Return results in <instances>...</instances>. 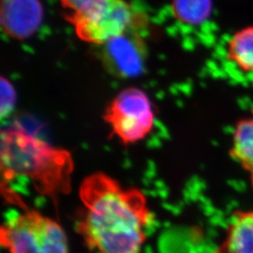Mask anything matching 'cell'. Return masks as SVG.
I'll return each mask as SVG.
<instances>
[{"label": "cell", "instance_id": "8", "mask_svg": "<svg viewBox=\"0 0 253 253\" xmlns=\"http://www.w3.org/2000/svg\"><path fill=\"white\" fill-rule=\"evenodd\" d=\"M214 253H253V208L234 213Z\"/></svg>", "mask_w": 253, "mask_h": 253}, {"label": "cell", "instance_id": "5", "mask_svg": "<svg viewBox=\"0 0 253 253\" xmlns=\"http://www.w3.org/2000/svg\"><path fill=\"white\" fill-rule=\"evenodd\" d=\"M104 120L124 145H134L150 134L155 124L153 108L144 91L127 88L111 101Z\"/></svg>", "mask_w": 253, "mask_h": 253}, {"label": "cell", "instance_id": "13", "mask_svg": "<svg viewBox=\"0 0 253 253\" xmlns=\"http://www.w3.org/2000/svg\"><path fill=\"white\" fill-rule=\"evenodd\" d=\"M96 1L97 0H59L63 7L73 10V12L84 10Z\"/></svg>", "mask_w": 253, "mask_h": 253}, {"label": "cell", "instance_id": "11", "mask_svg": "<svg viewBox=\"0 0 253 253\" xmlns=\"http://www.w3.org/2000/svg\"><path fill=\"white\" fill-rule=\"evenodd\" d=\"M172 11L181 22L198 25L208 18L211 11V0H173Z\"/></svg>", "mask_w": 253, "mask_h": 253}, {"label": "cell", "instance_id": "12", "mask_svg": "<svg viewBox=\"0 0 253 253\" xmlns=\"http://www.w3.org/2000/svg\"><path fill=\"white\" fill-rule=\"evenodd\" d=\"M1 117L5 118L14 108L16 95L11 84L1 77Z\"/></svg>", "mask_w": 253, "mask_h": 253}, {"label": "cell", "instance_id": "2", "mask_svg": "<svg viewBox=\"0 0 253 253\" xmlns=\"http://www.w3.org/2000/svg\"><path fill=\"white\" fill-rule=\"evenodd\" d=\"M0 169L2 187L19 176L32 182L37 192L57 205L60 195L73 190V155L31 134L19 123L1 130Z\"/></svg>", "mask_w": 253, "mask_h": 253}, {"label": "cell", "instance_id": "10", "mask_svg": "<svg viewBox=\"0 0 253 253\" xmlns=\"http://www.w3.org/2000/svg\"><path fill=\"white\" fill-rule=\"evenodd\" d=\"M228 56L246 73H253V27L235 33L228 45Z\"/></svg>", "mask_w": 253, "mask_h": 253}, {"label": "cell", "instance_id": "9", "mask_svg": "<svg viewBox=\"0 0 253 253\" xmlns=\"http://www.w3.org/2000/svg\"><path fill=\"white\" fill-rule=\"evenodd\" d=\"M230 154L235 163L248 173L253 188V111L248 118L241 119L236 124Z\"/></svg>", "mask_w": 253, "mask_h": 253}, {"label": "cell", "instance_id": "4", "mask_svg": "<svg viewBox=\"0 0 253 253\" xmlns=\"http://www.w3.org/2000/svg\"><path fill=\"white\" fill-rule=\"evenodd\" d=\"M67 20L82 41L102 45L143 22L125 0H97L84 10L68 14Z\"/></svg>", "mask_w": 253, "mask_h": 253}, {"label": "cell", "instance_id": "6", "mask_svg": "<svg viewBox=\"0 0 253 253\" xmlns=\"http://www.w3.org/2000/svg\"><path fill=\"white\" fill-rule=\"evenodd\" d=\"M139 27H143V22L104 44L103 61L115 75L130 78L143 73L145 46L144 39L139 33Z\"/></svg>", "mask_w": 253, "mask_h": 253}, {"label": "cell", "instance_id": "1", "mask_svg": "<svg viewBox=\"0 0 253 253\" xmlns=\"http://www.w3.org/2000/svg\"><path fill=\"white\" fill-rule=\"evenodd\" d=\"M83 205L76 232L98 253H142L152 220L145 193L124 188L102 172L85 176L79 187Z\"/></svg>", "mask_w": 253, "mask_h": 253}, {"label": "cell", "instance_id": "3", "mask_svg": "<svg viewBox=\"0 0 253 253\" xmlns=\"http://www.w3.org/2000/svg\"><path fill=\"white\" fill-rule=\"evenodd\" d=\"M24 212L0 227V244L8 253H69V239L57 221L27 208L19 198Z\"/></svg>", "mask_w": 253, "mask_h": 253}, {"label": "cell", "instance_id": "7", "mask_svg": "<svg viewBox=\"0 0 253 253\" xmlns=\"http://www.w3.org/2000/svg\"><path fill=\"white\" fill-rule=\"evenodd\" d=\"M42 18L43 9L40 0H1V27L9 38L26 40L32 36Z\"/></svg>", "mask_w": 253, "mask_h": 253}]
</instances>
